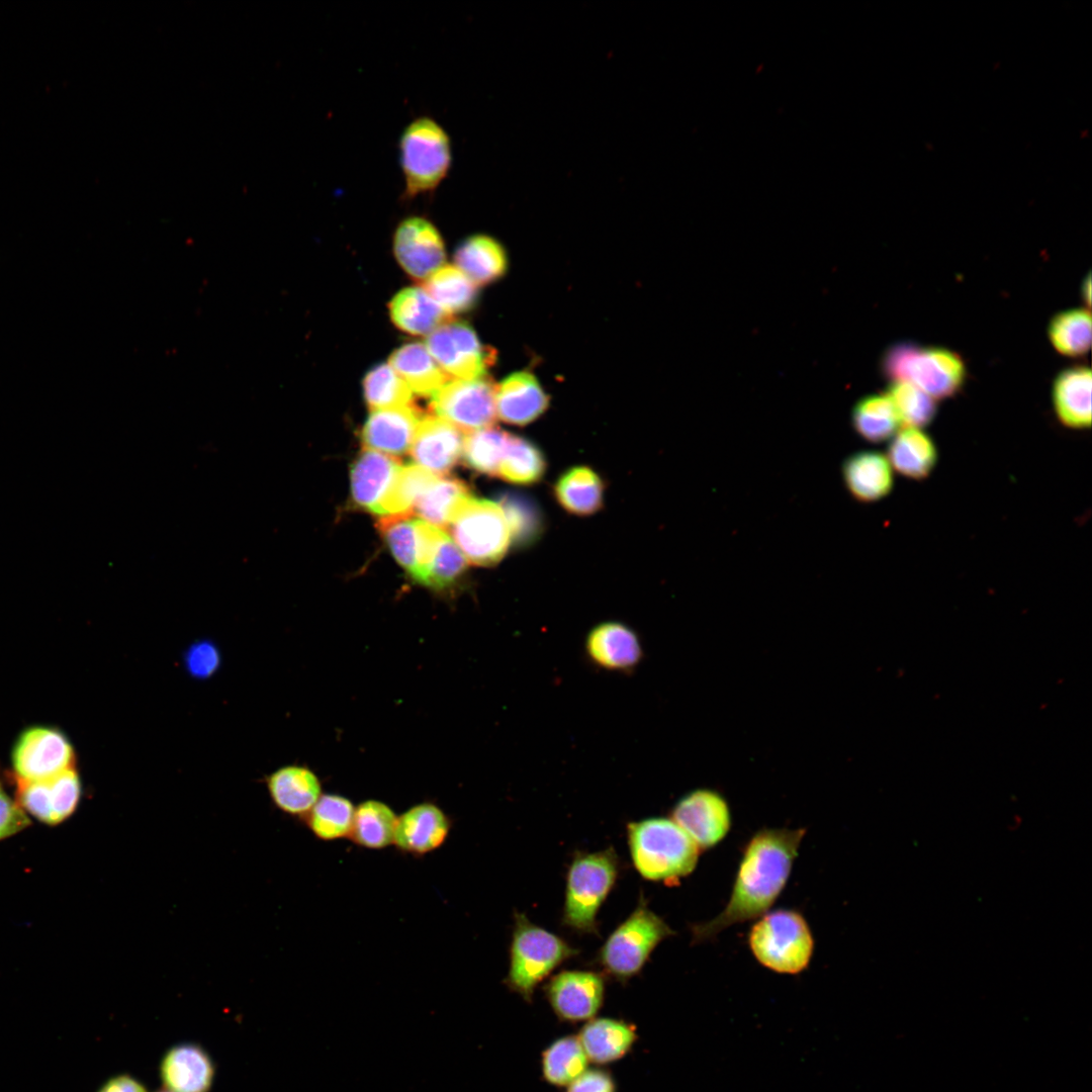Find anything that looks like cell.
Masks as SVG:
<instances>
[{"mask_svg":"<svg viewBox=\"0 0 1092 1092\" xmlns=\"http://www.w3.org/2000/svg\"><path fill=\"white\" fill-rule=\"evenodd\" d=\"M1053 347L1062 355L1078 357L1091 347V314L1083 307L1069 308L1056 313L1048 326Z\"/></svg>","mask_w":1092,"mask_h":1092,"instance_id":"obj_39","label":"cell"},{"mask_svg":"<svg viewBox=\"0 0 1092 1092\" xmlns=\"http://www.w3.org/2000/svg\"><path fill=\"white\" fill-rule=\"evenodd\" d=\"M399 165L406 199L433 193L452 165L448 132L434 118L420 116L402 130L398 141Z\"/></svg>","mask_w":1092,"mask_h":1092,"instance_id":"obj_5","label":"cell"},{"mask_svg":"<svg viewBox=\"0 0 1092 1092\" xmlns=\"http://www.w3.org/2000/svg\"><path fill=\"white\" fill-rule=\"evenodd\" d=\"M671 819L696 842L700 850L717 845L731 827L727 802L717 792L707 789L695 790L679 799L671 811Z\"/></svg>","mask_w":1092,"mask_h":1092,"instance_id":"obj_14","label":"cell"},{"mask_svg":"<svg viewBox=\"0 0 1092 1092\" xmlns=\"http://www.w3.org/2000/svg\"><path fill=\"white\" fill-rule=\"evenodd\" d=\"M887 395L903 427L923 429L936 416V400L910 382L892 381Z\"/></svg>","mask_w":1092,"mask_h":1092,"instance_id":"obj_45","label":"cell"},{"mask_svg":"<svg viewBox=\"0 0 1092 1092\" xmlns=\"http://www.w3.org/2000/svg\"><path fill=\"white\" fill-rule=\"evenodd\" d=\"M748 946L764 968L788 975L805 971L814 950L807 920L795 909L780 908L756 919L748 932Z\"/></svg>","mask_w":1092,"mask_h":1092,"instance_id":"obj_4","label":"cell"},{"mask_svg":"<svg viewBox=\"0 0 1092 1092\" xmlns=\"http://www.w3.org/2000/svg\"><path fill=\"white\" fill-rule=\"evenodd\" d=\"M452 820L436 803L421 802L398 815L393 845L404 854L427 855L446 842Z\"/></svg>","mask_w":1092,"mask_h":1092,"instance_id":"obj_17","label":"cell"},{"mask_svg":"<svg viewBox=\"0 0 1092 1092\" xmlns=\"http://www.w3.org/2000/svg\"><path fill=\"white\" fill-rule=\"evenodd\" d=\"M401 465L394 457L365 449L351 470L352 496L357 505L376 513Z\"/></svg>","mask_w":1092,"mask_h":1092,"instance_id":"obj_26","label":"cell"},{"mask_svg":"<svg viewBox=\"0 0 1092 1092\" xmlns=\"http://www.w3.org/2000/svg\"><path fill=\"white\" fill-rule=\"evenodd\" d=\"M97 1092H148V1090L134 1077L120 1074L106 1080Z\"/></svg>","mask_w":1092,"mask_h":1092,"instance_id":"obj_51","label":"cell"},{"mask_svg":"<svg viewBox=\"0 0 1092 1092\" xmlns=\"http://www.w3.org/2000/svg\"><path fill=\"white\" fill-rule=\"evenodd\" d=\"M554 493L559 505L576 516L597 513L604 502V483L590 468L575 466L557 480Z\"/></svg>","mask_w":1092,"mask_h":1092,"instance_id":"obj_33","label":"cell"},{"mask_svg":"<svg viewBox=\"0 0 1092 1092\" xmlns=\"http://www.w3.org/2000/svg\"><path fill=\"white\" fill-rule=\"evenodd\" d=\"M496 386L484 377L448 380L431 396L438 417L464 431H477L496 419Z\"/></svg>","mask_w":1092,"mask_h":1092,"instance_id":"obj_10","label":"cell"},{"mask_svg":"<svg viewBox=\"0 0 1092 1092\" xmlns=\"http://www.w3.org/2000/svg\"><path fill=\"white\" fill-rule=\"evenodd\" d=\"M157 1092H171V1091H169V1090H167V1089H162V1090H159V1091H157Z\"/></svg>","mask_w":1092,"mask_h":1092,"instance_id":"obj_53","label":"cell"},{"mask_svg":"<svg viewBox=\"0 0 1092 1092\" xmlns=\"http://www.w3.org/2000/svg\"><path fill=\"white\" fill-rule=\"evenodd\" d=\"M448 527L465 559L474 565L495 564L505 556L511 542L503 508L486 499L467 498Z\"/></svg>","mask_w":1092,"mask_h":1092,"instance_id":"obj_9","label":"cell"},{"mask_svg":"<svg viewBox=\"0 0 1092 1092\" xmlns=\"http://www.w3.org/2000/svg\"><path fill=\"white\" fill-rule=\"evenodd\" d=\"M464 441L463 433L450 422L425 416L418 425L411 455L417 465L436 475L444 474L459 461Z\"/></svg>","mask_w":1092,"mask_h":1092,"instance_id":"obj_19","label":"cell"},{"mask_svg":"<svg viewBox=\"0 0 1092 1092\" xmlns=\"http://www.w3.org/2000/svg\"><path fill=\"white\" fill-rule=\"evenodd\" d=\"M393 250L405 272L419 280L427 279L445 260L444 243L439 231L421 216L407 217L397 225Z\"/></svg>","mask_w":1092,"mask_h":1092,"instance_id":"obj_16","label":"cell"},{"mask_svg":"<svg viewBox=\"0 0 1092 1092\" xmlns=\"http://www.w3.org/2000/svg\"><path fill=\"white\" fill-rule=\"evenodd\" d=\"M882 371L892 381H907L936 399L956 395L963 387L967 369L961 355L942 347L898 342L882 357Z\"/></svg>","mask_w":1092,"mask_h":1092,"instance_id":"obj_3","label":"cell"},{"mask_svg":"<svg viewBox=\"0 0 1092 1092\" xmlns=\"http://www.w3.org/2000/svg\"><path fill=\"white\" fill-rule=\"evenodd\" d=\"M545 992L558 1018L568 1022L585 1021L595 1018L602 1007L605 982L595 972L563 971L551 978Z\"/></svg>","mask_w":1092,"mask_h":1092,"instance_id":"obj_15","label":"cell"},{"mask_svg":"<svg viewBox=\"0 0 1092 1092\" xmlns=\"http://www.w3.org/2000/svg\"><path fill=\"white\" fill-rule=\"evenodd\" d=\"M852 425L866 441L881 443L891 440L901 423L888 395L874 394L857 401L852 411Z\"/></svg>","mask_w":1092,"mask_h":1092,"instance_id":"obj_38","label":"cell"},{"mask_svg":"<svg viewBox=\"0 0 1092 1092\" xmlns=\"http://www.w3.org/2000/svg\"><path fill=\"white\" fill-rule=\"evenodd\" d=\"M425 291L450 315L472 308L476 284L455 266H442L424 280Z\"/></svg>","mask_w":1092,"mask_h":1092,"instance_id":"obj_35","label":"cell"},{"mask_svg":"<svg viewBox=\"0 0 1092 1092\" xmlns=\"http://www.w3.org/2000/svg\"><path fill=\"white\" fill-rule=\"evenodd\" d=\"M394 325L411 335H429L450 322L446 312L424 289L410 287L398 292L389 303Z\"/></svg>","mask_w":1092,"mask_h":1092,"instance_id":"obj_29","label":"cell"},{"mask_svg":"<svg viewBox=\"0 0 1092 1092\" xmlns=\"http://www.w3.org/2000/svg\"><path fill=\"white\" fill-rule=\"evenodd\" d=\"M576 953L577 950L561 937L533 924L524 914L516 913L505 984L530 1002L536 987Z\"/></svg>","mask_w":1092,"mask_h":1092,"instance_id":"obj_6","label":"cell"},{"mask_svg":"<svg viewBox=\"0 0 1092 1092\" xmlns=\"http://www.w3.org/2000/svg\"><path fill=\"white\" fill-rule=\"evenodd\" d=\"M437 476L417 464L401 466L376 514L397 515L411 513L420 495Z\"/></svg>","mask_w":1092,"mask_h":1092,"instance_id":"obj_43","label":"cell"},{"mask_svg":"<svg viewBox=\"0 0 1092 1092\" xmlns=\"http://www.w3.org/2000/svg\"><path fill=\"white\" fill-rule=\"evenodd\" d=\"M546 462L541 451L533 443L511 435L497 475L515 484H533L541 479Z\"/></svg>","mask_w":1092,"mask_h":1092,"instance_id":"obj_40","label":"cell"},{"mask_svg":"<svg viewBox=\"0 0 1092 1092\" xmlns=\"http://www.w3.org/2000/svg\"><path fill=\"white\" fill-rule=\"evenodd\" d=\"M398 815L385 802L368 799L355 808L349 839L365 849H383L393 844Z\"/></svg>","mask_w":1092,"mask_h":1092,"instance_id":"obj_32","label":"cell"},{"mask_svg":"<svg viewBox=\"0 0 1092 1092\" xmlns=\"http://www.w3.org/2000/svg\"><path fill=\"white\" fill-rule=\"evenodd\" d=\"M160 1076L171 1092H208L214 1078L209 1055L196 1043H180L162 1058Z\"/></svg>","mask_w":1092,"mask_h":1092,"instance_id":"obj_21","label":"cell"},{"mask_svg":"<svg viewBox=\"0 0 1092 1092\" xmlns=\"http://www.w3.org/2000/svg\"><path fill=\"white\" fill-rule=\"evenodd\" d=\"M470 496L467 485L459 479L437 476L414 509L427 523L442 529L449 526L457 509Z\"/></svg>","mask_w":1092,"mask_h":1092,"instance_id":"obj_36","label":"cell"},{"mask_svg":"<svg viewBox=\"0 0 1092 1092\" xmlns=\"http://www.w3.org/2000/svg\"><path fill=\"white\" fill-rule=\"evenodd\" d=\"M511 435L491 427L468 434L462 453L466 465L479 473L496 476Z\"/></svg>","mask_w":1092,"mask_h":1092,"instance_id":"obj_42","label":"cell"},{"mask_svg":"<svg viewBox=\"0 0 1092 1092\" xmlns=\"http://www.w3.org/2000/svg\"><path fill=\"white\" fill-rule=\"evenodd\" d=\"M842 476L850 494L862 503H874L889 495L894 487V470L883 453L864 450L851 454L843 462Z\"/></svg>","mask_w":1092,"mask_h":1092,"instance_id":"obj_25","label":"cell"},{"mask_svg":"<svg viewBox=\"0 0 1092 1092\" xmlns=\"http://www.w3.org/2000/svg\"><path fill=\"white\" fill-rule=\"evenodd\" d=\"M805 828H762L746 842L730 898L713 919L694 924V943L710 941L724 929L756 920L774 905L787 885Z\"/></svg>","mask_w":1092,"mask_h":1092,"instance_id":"obj_1","label":"cell"},{"mask_svg":"<svg viewBox=\"0 0 1092 1092\" xmlns=\"http://www.w3.org/2000/svg\"><path fill=\"white\" fill-rule=\"evenodd\" d=\"M548 404V395L532 373L515 372L496 386V416L508 424L528 425L538 419Z\"/></svg>","mask_w":1092,"mask_h":1092,"instance_id":"obj_23","label":"cell"},{"mask_svg":"<svg viewBox=\"0 0 1092 1092\" xmlns=\"http://www.w3.org/2000/svg\"><path fill=\"white\" fill-rule=\"evenodd\" d=\"M266 786L277 809L302 819L324 794L318 776L300 764L277 768L267 777Z\"/></svg>","mask_w":1092,"mask_h":1092,"instance_id":"obj_22","label":"cell"},{"mask_svg":"<svg viewBox=\"0 0 1092 1092\" xmlns=\"http://www.w3.org/2000/svg\"><path fill=\"white\" fill-rule=\"evenodd\" d=\"M886 456L893 470L902 476L923 480L934 470L938 450L923 429L903 427L891 438Z\"/></svg>","mask_w":1092,"mask_h":1092,"instance_id":"obj_27","label":"cell"},{"mask_svg":"<svg viewBox=\"0 0 1092 1092\" xmlns=\"http://www.w3.org/2000/svg\"><path fill=\"white\" fill-rule=\"evenodd\" d=\"M363 388L365 401L374 411L412 403L410 387L389 364L372 368L364 378Z\"/></svg>","mask_w":1092,"mask_h":1092,"instance_id":"obj_44","label":"cell"},{"mask_svg":"<svg viewBox=\"0 0 1092 1092\" xmlns=\"http://www.w3.org/2000/svg\"><path fill=\"white\" fill-rule=\"evenodd\" d=\"M499 505L505 513L511 537L517 541H526L535 535L539 527L538 518L527 503L507 497Z\"/></svg>","mask_w":1092,"mask_h":1092,"instance_id":"obj_48","label":"cell"},{"mask_svg":"<svg viewBox=\"0 0 1092 1092\" xmlns=\"http://www.w3.org/2000/svg\"><path fill=\"white\" fill-rule=\"evenodd\" d=\"M454 260L458 269L479 285L498 280L508 268V257L502 245L484 235L464 240L456 249Z\"/></svg>","mask_w":1092,"mask_h":1092,"instance_id":"obj_31","label":"cell"},{"mask_svg":"<svg viewBox=\"0 0 1092 1092\" xmlns=\"http://www.w3.org/2000/svg\"><path fill=\"white\" fill-rule=\"evenodd\" d=\"M15 779L44 780L74 768V750L57 729L31 727L17 739L12 751Z\"/></svg>","mask_w":1092,"mask_h":1092,"instance_id":"obj_12","label":"cell"},{"mask_svg":"<svg viewBox=\"0 0 1092 1092\" xmlns=\"http://www.w3.org/2000/svg\"><path fill=\"white\" fill-rule=\"evenodd\" d=\"M422 418L421 411L412 403L374 411L362 429V441L366 449L403 454L412 445Z\"/></svg>","mask_w":1092,"mask_h":1092,"instance_id":"obj_20","label":"cell"},{"mask_svg":"<svg viewBox=\"0 0 1092 1092\" xmlns=\"http://www.w3.org/2000/svg\"><path fill=\"white\" fill-rule=\"evenodd\" d=\"M355 808L352 800L343 795L323 794L303 821L318 840L336 841L349 838Z\"/></svg>","mask_w":1092,"mask_h":1092,"instance_id":"obj_34","label":"cell"},{"mask_svg":"<svg viewBox=\"0 0 1092 1092\" xmlns=\"http://www.w3.org/2000/svg\"><path fill=\"white\" fill-rule=\"evenodd\" d=\"M1091 369L1070 366L1058 373L1052 386V402L1062 425L1083 430L1091 427Z\"/></svg>","mask_w":1092,"mask_h":1092,"instance_id":"obj_24","label":"cell"},{"mask_svg":"<svg viewBox=\"0 0 1092 1092\" xmlns=\"http://www.w3.org/2000/svg\"><path fill=\"white\" fill-rule=\"evenodd\" d=\"M389 365L412 392L422 396H432L449 380L421 343L405 344L395 350L389 358Z\"/></svg>","mask_w":1092,"mask_h":1092,"instance_id":"obj_30","label":"cell"},{"mask_svg":"<svg viewBox=\"0 0 1092 1092\" xmlns=\"http://www.w3.org/2000/svg\"><path fill=\"white\" fill-rule=\"evenodd\" d=\"M577 1038L588 1061L606 1065L625 1057L636 1042L637 1033L624 1020L601 1017L587 1020Z\"/></svg>","mask_w":1092,"mask_h":1092,"instance_id":"obj_28","label":"cell"},{"mask_svg":"<svg viewBox=\"0 0 1092 1092\" xmlns=\"http://www.w3.org/2000/svg\"><path fill=\"white\" fill-rule=\"evenodd\" d=\"M15 780L16 803L44 824H60L79 804L81 782L75 767L44 780Z\"/></svg>","mask_w":1092,"mask_h":1092,"instance_id":"obj_13","label":"cell"},{"mask_svg":"<svg viewBox=\"0 0 1092 1092\" xmlns=\"http://www.w3.org/2000/svg\"><path fill=\"white\" fill-rule=\"evenodd\" d=\"M426 347L443 371L458 379L484 377L493 364V351L463 322H448L436 329Z\"/></svg>","mask_w":1092,"mask_h":1092,"instance_id":"obj_11","label":"cell"},{"mask_svg":"<svg viewBox=\"0 0 1092 1092\" xmlns=\"http://www.w3.org/2000/svg\"><path fill=\"white\" fill-rule=\"evenodd\" d=\"M673 934L641 897L638 906L609 936L599 952L604 970L624 981L638 974L655 946Z\"/></svg>","mask_w":1092,"mask_h":1092,"instance_id":"obj_8","label":"cell"},{"mask_svg":"<svg viewBox=\"0 0 1092 1092\" xmlns=\"http://www.w3.org/2000/svg\"><path fill=\"white\" fill-rule=\"evenodd\" d=\"M618 858L609 848L577 854L568 870L563 924L582 933H597L596 916L613 888Z\"/></svg>","mask_w":1092,"mask_h":1092,"instance_id":"obj_7","label":"cell"},{"mask_svg":"<svg viewBox=\"0 0 1092 1092\" xmlns=\"http://www.w3.org/2000/svg\"><path fill=\"white\" fill-rule=\"evenodd\" d=\"M588 1062L577 1036H562L543 1051L542 1075L550 1085L567 1087L587 1070Z\"/></svg>","mask_w":1092,"mask_h":1092,"instance_id":"obj_37","label":"cell"},{"mask_svg":"<svg viewBox=\"0 0 1092 1092\" xmlns=\"http://www.w3.org/2000/svg\"><path fill=\"white\" fill-rule=\"evenodd\" d=\"M567 1092H616V1085L609 1073L592 1069L586 1070L569 1084Z\"/></svg>","mask_w":1092,"mask_h":1092,"instance_id":"obj_50","label":"cell"},{"mask_svg":"<svg viewBox=\"0 0 1092 1092\" xmlns=\"http://www.w3.org/2000/svg\"><path fill=\"white\" fill-rule=\"evenodd\" d=\"M584 650L593 664L614 672L634 670L644 656L638 634L628 625L616 621L592 628L585 637Z\"/></svg>","mask_w":1092,"mask_h":1092,"instance_id":"obj_18","label":"cell"},{"mask_svg":"<svg viewBox=\"0 0 1092 1092\" xmlns=\"http://www.w3.org/2000/svg\"><path fill=\"white\" fill-rule=\"evenodd\" d=\"M627 834L634 867L649 881L676 882L698 863L699 846L671 818L631 822Z\"/></svg>","mask_w":1092,"mask_h":1092,"instance_id":"obj_2","label":"cell"},{"mask_svg":"<svg viewBox=\"0 0 1092 1092\" xmlns=\"http://www.w3.org/2000/svg\"><path fill=\"white\" fill-rule=\"evenodd\" d=\"M221 664V654L209 639L192 642L183 653V665L194 679H207L215 674Z\"/></svg>","mask_w":1092,"mask_h":1092,"instance_id":"obj_47","label":"cell"},{"mask_svg":"<svg viewBox=\"0 0 1092 1092\" xmlns=\"http://www.w3.org/2000/svg\"><path fill=\"white\" fill-rule=\"evenodd\" d=\"M29 824L25 812L0 787V840L22 831Z\"/></svg>","mask_w":1092,"mask_h":1092,"instance_id":"obj_49","label":"cell"},{"mask_svg":"<svg viewBox=\"0 0 1092 1092\" xmlns=\"http://www.w3.org/2000/svg\"><path fill=\"white\" fill-rule=\"evenodd\" d=\"M377 527L395 559L414 578L418 570L419 533L412 512L383 516Z\"/></svg>","mask_w":1092,"mask_h":1092,"instance_id":"obj_41","label":"cell"},{"mask_svg":"<svg viewBox=\"0 0 1092 1092\" xmlns=\"http://www.w3.org/2000/svg\"><path fill=\"white\" fill-rule=\"evenodd\" d=\"M1082 298L1086 302L1087 307L1090 306L1091 301V276L1088 274L1082 283L1081 288Z\"/></svg>","mask_w":1092,"mask_h":1092,"instance_id":"obj_52","label":"cell"},{"mask_svg":"<svg viewBox=\"0 0 1092 1092\" xmlns=\"http://www.w3.org/2000/svg\"><path fill=\"white\" fill-rule=\"evenodd\" d=\"M465 565L466 559L464 555L455 542L445 533L436 549L422 584L433 589L443 590L456 580L464 570Z\"/></svg>","mask_w":1092,"mask_h":1092,"instance_id":"obj_46","label":"cell"}]
</instances>
